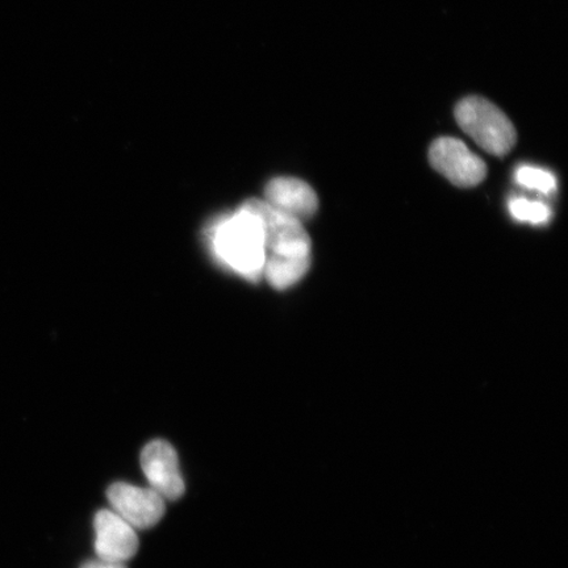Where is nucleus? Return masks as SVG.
<instances>
[{"label":"nucleus","instance_id":"1","mask_svg":"<svg viewBox=\"0 0 568 568\" xmlns=\"http://www.w3.org/2000/svg\"><path fill=\"white\" fill-rule=\"evenodd\" d=\"M209 243L220 264L247 281L262 278L266 261L264 226L246 203L211 225Z\"/></svg>","mask_w":568,"mask_h":568},{"label":"nucleus","instance_id":"2","mask_svg":"<svg viewBox=\"0 0 568 568\" xmlns=\"http://www.w3.org/2000/svg\"><path fill=\"white\" fill-rule=\"evenodd\" d=\"M454 113L460 130L487 153L504 158L513 151L517 141L515 126L506 113L487 99H462Z\"/></svg>","mask_w":568,"mask_h":568},{"label":"nucleus","instance_id":"3","mask_svg":"<svg viewBox=\"0 0 568 568\" xmlns=\"http://www.w3.org/2000/svg\"><path fill=\"white\" fill-rule=\"evenodd\" d=\"M264 226L266 255L280 257H311L312 243L303 223L268 205L261 199L245 202Z\"/></svg>","mask_w":568,"mask_h":568},{"label":"nucleus","instance_id":"4","mask_svg":"<svg viewBox=\"0 0 568 568\" xmlns=\"http://www.w3.org/2000/svg\"><path fill=\"white\" fill-rule=\"evenodd\" d=\"M429 162L436 172L457 187L478 186L487 175L485 161L474 154L464 141L454 138H442L433 142Z\"/></svg>","mask_w":568,"mask_h":568},{"label":"nucleus","instance_id":"5","mask_svg":"<svg viewBox=\"0 0 568 568\" xmlns=\"http://www.w3.org/2000/svg\"><path fill=\"white\" fill-rule=\"evenodd\" d=\"M113 513L134 529L153 528L165 515V499L151 487L142 488L128 483H113L106 491Z\"/></svg>","mask_w":568,"mask_h":568},{"label":"nucleus","instance_id":"6","mask_svg":"<svg viewBox=\"0 0 568 568\" xmlns=\"http://www.w3.org/2000/svg\"><path fill=\"white\" fill-rule=\"evenodd\" d=\"M140 460L149 485L163 499L174 501L183 496L184 480L172 445L154 439L142 449Z\"/></svg>","mask_w":568,"mask_h":568},{"label":"nucleus","instance_id":"7","mask_svg":"<svg viewBox=\"0 0 568 568\" xmlns=\"http://www.w3.org/2000/svg\"><path fill=\"white\" fill-rule=\"evenodd\" d=\"M95 552L99 559L123 564L139 551L136 529L112 509H102L94 518Z\"/></svg>","mask_w":568,"mask_h":568},{"label":"nucleus","instance_id":"8","mask_svg":"<svg viewBox=\"0 0 568 568\" xmlns=\"http://www.w3.org/2000/svg\"><path fill=\"white\" fill-rule=\"evenodd\" d=\"M265 202L302 223L314 217L318 210L315 190L293 176H280L270 181L265 189Z\"/></svg>","mask_w":568,"mask_h":568},{"label":"nucleus","instance_id":"9","mask_svg":"<svg viewBox=\"0 0 568 568\" xmlns=\"http://www.w3.org/2000/svg\"><path fill=\"white\" fill-rule=\"evenodd\" d=\"M311 267V257H280L266 255L262 276L275 290H287L301 282Z\"/></svg>","mask_w":568,"mask_h":568},{"label":"nucleus","instance_id":"10","mask_svg":"<svg viewBox=\"0 0 568 568\" xmlns=\"http://www.w3.org/2000/svg\"><path fill=\"white\" fill-rule=\"evenodd\" d=\"M508 207L510 215L520 223L542 225L549 223L551 219L549 205L542 202H532L525 197H514L510 199Z\"/></svg>","mask_w":568,"mask_h":568},{"label":"nucleus","instance_id":"11","mask_svg":"<svg viewBox=\"0 0 568 568\" xmlns=\"http://www.w3.org/2000/svg\"><path fill=\"white\" fill-rule=\"evenodd\" d=\"M515 180L520 186L549 195L557 190V180L548 170L523 165L517 168Z\"/></svg>","mask_w":568,"mask_h":568},{"label":"nucleus","instance_id":"12","mask_svg":"<svg viewBox=\"0 0 568 568\" xmlns=\"http://www.w3.org/2000/svg\"><path fill=\"white\" fill-rule=\"evenodd\" d=\"M81 568H125L123 564L109 562V560H90V562L84 564Z\"/></svg>","mask_w":568,"mask_h":568}]
</instances>
